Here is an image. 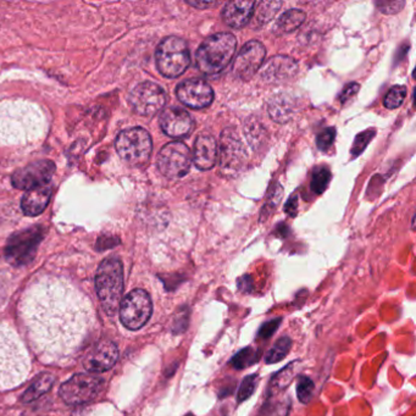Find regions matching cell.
I'll use <instances>...</instances> for the list:
<instances>
[{"label":"cell","instance_id":"obj_1","mask_svg":"<svg viewBox=\"0 0 416 416\" xmlns=\"http://www.w3.org/2000/svg\"><path fill=\"white\" fill-rule=\"evenodd\" d=\"M19 313L32 347L47 362L71 357L95 321L88 299L61 284L31 289L21 300Z\"/></svg>","mask_w":416,"mask_h":416},{"label":"cell","instance_id":"obj_2","mask_svg":"<svg viewBox=\"0 0 416 416\" xmlns=\"http://www.w3.org/2000/svg\"><path fill=\"white\" fill-rule=\"evenodd\" d=\"M30 370V355L19 334L8 323H0V391L20 386Z\"/></svg>","mask_w":416,"mask_h":416},{"label":"cell","instance_id":"obj_3","mask_svg":"<svg viewBox=\"0 0 416 416\" xmlns=\"http://www.w3.org/2000/svg\"><path fill=\"white\" fill-rule=\"evenodd\" d=\"M237 48V40L229 32L208 37L197 52V65L206 75L220 74L227 68Z\"/></svg>","mask_w":416,"mask_h":416},{"label":"cell","instance_id":"obj_4","mask_svg":"<svg viewBox=\"0 0 416 416\" xmlns=\"http://www.w3.org/2000/svg\"><path fill=\"white\" fill-rule=\"evenodd\" d=\"M95 287L105 313L114 315L123 291V264L118 258H107L100 263L95 275Z\"/></svg>","mask_w":416,"mask_h":416},{"label":"cell","instance_id":"obj_5","mask_svg":"<svg viewBox=\"0 0 416 416\" xmlns=\"http://www.w3.org/2000/svg\"><path fill=\"white\" fill-rule=\"evenodd\" d=\"M159 72L167 79H176L186 72L191 64V53L186 42L180 37L162 40L155 53Z\"/></svg>","mask_w":416,"mask_h":416},{"label":"cell","instance_id":"obj_6","mask_svg":"<svg viewBox=\"0 0 416 416\" xmlns=\"http://www.w3.org/2000/svg\"><path fill=\"white\" fill-rule=\"evenodd\" d=\"M115 147L121 159L131 165L139 167L146 164L151 157L152 137L144 128H128L118 133Z\"/></svg>","mask_w":416,"mask_h":416},{"label":"cell","instance_id":"obj_7","mask_svg":"<svg viewBox=\"0 0 416 416\" xmlns=\"http://www.w3.org/2000/svg\"><path fill=\"white\" fill-rule=\"evenodd\" d=\"M45 231L40 226L31 227L11 236L6 248V258L11 265L20 266L30 263L35 258L36 252L43 240Z\"/></svg>","mask_w":416,"mask_h":416},{"label":"cell","instance_id":"obj_8","mask_svg":"<svg viewBox=\"0 0 416 416\" xmlns=\"http://www.w3.org/2000/svg\"><path fill=\"white\" fill-rule=\"evenodd\" d=\"M152 313V299L143 289H134L128 293L120 305V320L125 328L132 331L142 328Z\"/></svg>","mask_w":416,"mask_h":416},{"label":"cell","instance_id":"obj_9","mask_svg":"<svg viewBox=\"0 0 416 416\" xmlns=\"http://www.w3.org/2000/svg\"><path fill=\"white\" fill-rule=\"evenodd\" d=\"M220 169L224 175L236 177L245 169L247 162V152L238 133L233 128H226L221 133Z\"/></svg>","mask_w":416,"mask_h":416},{"label":"cell","instance_id":"obj_10","mask_svg":"<svg viewBox=\"0 0 416 416\" xmlns=\"http://www.w3.org/2000/svg\"><path fill=\"white\" fill-rule=\"evenodd\" d=\"M192 155L185 143H167L157 155V169L167 178H182L191 170Z\"/></svg>","mask_w":416,"mask_h":416},{"label":"cell","instance_id":"obj_11","mask_svg":"<svg viewBox=\"0 0 416 416\" xmlns=\"http://www.w3.org/2000/svg\"><path fill=\"white\" fill-rule=\"evenodd\" d=\"M103 387V380L99 377L77 373L60 387V396L70 406H79L94 399Z\"/></svg>","mask_w":416,"mask_h":416},{"label":"cell","instance_id":"obj_12","mask_svg":"<svg viewBox=\"0 0 416 416\" xmlns=\"http://www.w3.org/2000/svg\"><path fill=\"white\" fill-rule=\"evenodd\" d=\"M133 110L142 116H153L167 104L165 91L154 82H143L132 89L128 97Z\"/></svg>","mask_w":416,"mask_h":416},{"label":"cell","instance_id":"obj_13","mask_svg":"<svg viewBox=\"0 0 416 416\" xmlns=\"http://www.w3.org/2000/svg\"><path fill=\"white\" fill-rule=\"evenodd\" d=\"M54 172V162L37 160L17 170L11 177V182L17 190L31 191L38 187L48 186Z\"/></svg>","mask_w":416,"mask_h":416},{"label":"cell","instance_id":"obj_14","mask_svg":"<svg viewBox=\"0 0 416 416\" xmlns=\"http://www.w3.org/2000/svg\"><path fill=\"white\" fill-rule=\"evenodd\" d=\"M266 49L258 40L245 43L233 63V75L237 79L248 81L252 79L264 63Z\"/></svg>","mask_w":416,"mask_h":416},{"label":"cell","instance_id":"obj_15","mask_svg":"<svg viewBox=\"0 0 416 416\" xmlns=\"http://www.w3.org/2000/svg\"><path fill=\"white\" fill-rule=\"evenodd\" d=\"M177 98L192 109H204L214 100V91L203 79H187L177 86Z\"/></svg>","mask_w":416,"mask_h":416},{"label":"cell","instance_id":"obj_16","mask_svg":"<svg viewBox=\"0 0 416 416\" xmlns=\"http://www.w3.org/2000/svg\"><path fill=\"white\" fill-rule=\"evenodd\" d=\"M118 359V347L111 341L103 339L86 353L84 367L89 372H104L111 369Z\"/></svg>","mask_w":416,"mask_h":416},{"label":"cell","instance_id":"obj_17","mask_svg":"<svg viewBox=\"0 0 416 416\" xmlns=\"http://www.w3.org/2000/svg\"><path fill=\"white\" fill-rule=\"evenodd\" d=\"M194 121L185 109L167 108L160 115V128L167 136L174 138L186 137L191 133Z\"/></svg>","mask_w":416,"mask_h":416},{"label":"cell","instance_id":"obj_18","mask_svg":"<svg viewBox=\"0 0 416 416\" xmlns=\"http://www.w3.org/2000/svg\"><path fill=\"white\" fill-rule=\"evenodd\" d=\"M298 63L289 56H274L261 70V79L268 84H281L289 82L298 74Z\"/></svg>","mask_w":416,"mask_h":416},{"label":"cell","instance_id":"obj_19","mask_svg":"<svg viewBox=\"0 0 416 416\" xmlns=\"http://www.w3.org/2000/svg\"><path fill=\"white\" fill-rule=\"evenodd\" d=\"M217 143L210 134H201L197 138L193 149V162L199 170H210L217 160Z\"/></svg>","mask_w":416,"mask_h":416},{"label":"cell","instance_id":"obj_20","mask_svg":"<svg viewBox=\"0 0 416 416\" xmlns=\"http://www.w3.org/2000/svg\"><path fill=\"white\" fill-rule=\"evenodd\" d=\"M255 1L250 0H236L226 4L222 10V19L227 26L232 29L245 27L249 22L254 13Z\"/></svg>","mask_w":416,"mask_h":416},{"label":"cell","instance_id":"obj_21","mask_svg":"<svg viewBox=\"0 0 416 416\" xmlns=\"http://www.w3.org/2000/svg\"><path fill=\"white\" fill-rule=\"evenodd\" d=\"M52 188L48 186L38 187L25 193L21 201L22 211L27 216H37L42 214L49 204Z\"/></svg>","mask_w":416,"mask_h":416},{"label":"cell","instance_id":"obj_22","mask_svg":"<svg viewBox=\"0 0 416 416\" xmlns=\"http://www.w3.org/2000/svg\"><path fill=\"white\" fill-rule=\"evenodd\" d=\"M268 110H269L270 116L276 123H288L297 110L295 99L289 94H276L274 98L270 100Z\"/></svg>","mask_w":416,"mask_h":416},{"label":"cell","instance_id":"obj_23","mask_svg":"<svg viewBox=\"0 0 416 416\" xmlns=\"http://www.w3.org/2000/svg\"><path fill=\"white\" fill-rule=\"evenodd\" d=\"M305 13L298 9L286 11L284 14L279 16V20L275 25L274 31L276 35H287L298 30L300 26L303 25L305 21Z\"/></svg>","mask_w":416,"mask_h":416},{"label":"cell","instance_id":"obj_24","mask_svg":"<svg viewBox=\"0 0 416 416\" xmlns=\"http://www.w3.org/2000/svg\"><path fill=\"white\" fill-rule=\"evenodd\" d=\"M54 382L55 377L52 373H42L40 376L36 377L33 382L31 383V386L27 388V391L24 393L22 401L30 403L38 399L42 394L49 391Z\"/></svg>","mask_w":416,"mask_h":416},{"label":"cell","instance_id":"obj_25","mask_svg":"<svg viewBox=\"0 0 416 416\" xmlns=\"http://www.w3.org/2000/svg\"><path fill=\"white\" fill-rule=\"evenodd\" d=\"M258 8L256 10L254 9V21L256 26H264L268 24L279 11V8L282 6L281 1H260L259 4H256Z\"/></svg>","mask_w":416,"mask_h":416},{"label":"cell","instance_id":"obj_26","mask_svg":"<svg viewBox=\"0 0 416 416\" xmlns=\"http://www.w3.org/2000/svg\"><path fill=\"white\" fill-rule=\"evenodd\" d=\"M291 346H292V339L291 338L287 337V336L279 338V341L275 343L272 348L265 355V362L266 364H276V362L284 360L286 355L288 354Z\"/></svg>","mask_w":416,"mask_h":416},{"label":"cell","instance_id":"obj_27","mask_svg":"<svg viewBox=\"0 0 416 416\" xmlns=\"http://www.w3.org/2000/svg\"><path fill=\"white\" fill-rule=\"evenodd\" d=\"M259 350H256L254 348H245L240 352L237 353L235 357H232L231 365L237 370H242V369H245V367L255 364L259 360Z\"/></svg>","mask_w":416,"mask_h":416},{"label":"cell","instance_id":"obj_28","mask_svg":"<svg viewBox=\"0 0 416 416\" xmlns=\"http://www.w3.org/2000/svg\"><path fill=\"white\" fill-rule=\"evenodd\" d=\"M293 364H291L287 367H284V370H281V371L277 372L274 377H272V380H271V383H270V388H271V391L275 392H281L284 391L286 387L288 386L291 381H292V378H293Z\"/></svg>","mask_w":416,"mask_h":416},{"label":"cell","instance_id":"obj_29","mask_svg":"<svg viewBox=\"0 0 416 416\" xmlns=\"http://www.w3.org/2000/svg\"><path fill=\"white\" fill-rule=\"evenodd\" d=\"M330 180H331V172L328 167H318L314 171L311 177V190L316 194H321L328 188Z\"/></svg>","mask_w":416,"mask_h":416},{"label":"cell","instance_id":"obj_30","mask_svg":"<svg viewBox=\"0 0 416 416\" xmlns=\"http://www.w3.org/2000/svg\"><path fill=\"white\" fill-rule=\"evenodd\" d=\"M406 91L404 86H394L390 89V92L386 94V98H385V107L388 109H396L401 107L404 99L406 97Z\"/></svg>","mask_w":416,"mask_h":416},{"label":"cell","instance_id":"obj_31","mask_svg":"<svg viewBox=\"0 0 416 416\" xmlns=\"http://www.w3.org/2000/svg\"><path fill=\"white\" fill-rule=\"evenodd\" d=\"M314 390H315V385H314L311 378H309L308 376H304V375L298 377L297 394H298L299 401H302L303 404H307L311 399Z\"/></svg>","mask_w":416,"mask_h":416},{"label":"cell","instance_id":"obj_32","mask_svg":"<svg viewBox=\"0 0 416 416\" xmlns=\"http://www.w3.org/2000/svg\"><path fill=\"white\" fill-rule=\"evenodd\" d=\"M258 382H259V377L255 373L245 377V380L240 383V391L237 394V401L242 403V401H247L248 398L253 396Z\"/></svg>","mask_w":416,"mask_h":416},{"label":"cell","instance_id":"obj_33","mask_svg":"<svg viewBox=\"0 0 416 416\" xmlns=\"http://www.w3.org/2000/svg\"><path fill=\"white\" fill-rule=\"evenodd\" d=\"M373 136H375V131H373V130L364 131V132L360 133V134H357L355 141H354V144H353V155H354V157L360 155V154L364 152V149L367 147V144L371 142Z\"/></svg>","mask_w":416,"mask_h":416},{"label":"cell","instance_id":"obj_34","mask_svg":"<svg viewBox=\"0 0 416 416\" xmlns=\"http://www.w3.org/2000/svg\"><path fill=\"white\" fill-rule=\"evenodd\" d=\"M336 138V130L333 128H328L323 130V132L318 134V139H316V144L320 151H328V148L332 146Z\"/></svg>","mask_w":416,"mask_h":416},{"label":"cell","instance_id":"obj_35","mask_svg":"<svg viewBox=\"0 0 416 416\" xmlns=\"http://www.w3.org/2000/svg\"><path fill=\"white\" fill-rule=\"evenodd\" d=\"M281 318H274V320H270L268 323H263L261 328H260L258 336L261 339H266V338L271 337L279 328V323H281Z\"/></svg>","mask_w":416,"mask_h":416},{"label":"cell","instance_id":"obj_36","mask_svg":"<svg viewBox=\"0 0 416 416\" xmlns=\"http://www.w3.org/2000/svg\"><path fill=\"white\" fill-rule=\"evenodd\" d=\"M377 6L380 10L385 14H396L404 6V1H387V3H378Z\"/></svg>","mask_w":416,"mask_h":416},{"label":"cell","instance_id":"obj_37","mask_svg":"<svg viewBox=\"0 0 416 416\" xmlns=\"http://www.w3.org/2000/svg\"><path fill=\"white\" fill-rule=\"evenodd\" d=\"M357 91H359V84H348L347 87H346L344 91H343L342 94H341V102L344 103L347 99L350 98L352 95H354V94L357 93Z\"/></svg>","mask_w":416,"mask_h":416},{"label":"cell","instance_id":"obj_38","mask_svg":"<svg viewBox=\"0 0 416 416\" xmlns=\"http://www.w3.org/2000/svg\"><path fill=\"white\" fill-rule=\"evenodd\" d=\"M298 199H297V197L294 196L287 201V204H286V208H284V210L287 214H289L291 216H295L297 214V211H298Z\"/></svg>","mask_w":416,"mask_h":416},{"label":"cell","instance_id":"obj_39","mask_svg":"<svg viewBox=\"0 0 416 416\" xmlns=\"http://www.w3.org/2000/svg\"><path fill=\"white\" fill-rule=\"evenodd\" d=\"M187 4L198 8V9H206V8L217 6L216 1H196V0H187Z\"/></svg>","mask_w":416,"mask_h":416}]
</instances>
